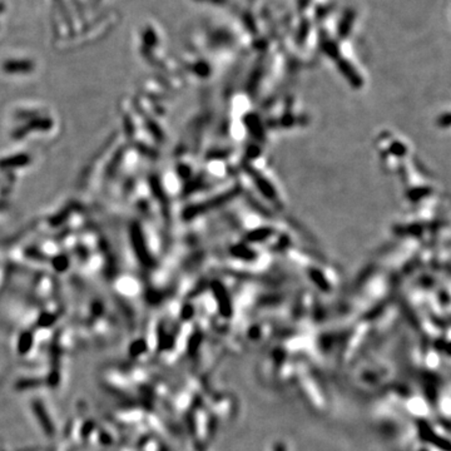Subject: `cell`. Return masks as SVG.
Here are the masks:
<instances>
[{"mask_svg":"<svg viewBox=\"0 0 451 451\" xmlns=\"http://www.w3.org/2000/svg\"><path fill=\"white\" fill-rule=\"evenodd\" d=\"M4 10H5V5H4L3 3H0V14L3 13Z\"/></svg>","mask_w":451,"mask_h":451,"instance_id":"2","label":"cell"},{"mask_svg":"<svg viewBox=\"0 0 451 451\" xmlns=\"http://www.w3.org/2000/svg\"><path fill=\"white\" fill-rule=\"evenodd\" d=\"M57 1H59V0H57Z\"/></svg>","mask_w":451,"mask_h":451,"instance_id":"3","label":"cell"},{"mask_svg":"<svg viewBox=\"0 0 451 451\" xmlns=\"http://www.w3.org/2000/svg\"><path fill=\"white\" fill-rule=\"evenodd\" d=\"M4 69L8 73H25L33 69V63L29 61H10L4 64Z\"/></svg>","mask_w":451,"mask_h":451,"instance_id":"1","label":"cell"}]
</instances>
